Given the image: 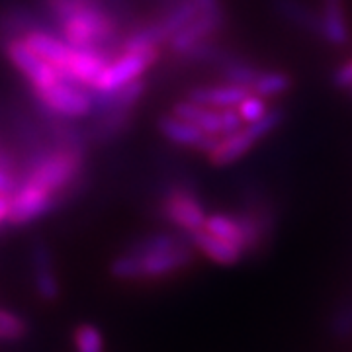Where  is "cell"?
I'll return each instance as SVG.
<instances>
[{
    "label": "cell",
    "mask_w": 352,
    "mask_h": 352,
    "mask_svg": "<svg viewBox=\"0 0 352 352\" xmlns=\"http://www.w3.org/2000/svg\"><path fill=\"white\" fill-rule=\"evenodd\" d=\"M57 196L50 190L20 182L18 188L10 196V217L8 223L12 226H28L32 221H38L39 217L47 215L55 208Z\"/></svg>",
    "instance_id": "52a82bcc"
},
{
    "label": "cell",
    "mask_w": 352,
    "mask_h": 352,
    "mask_svg": "<svg viewBox=\"0 0 352 352\" xmlns=\"http://www.w3.org/2000/svg\"><path fill=\"white\" fill-rule=\"evenodd\" d=\"M32 280L39 300L51 303L59 298L61 284L55 268V258L45 243H36L32 249Z\"/></svg>",
    "instance_id": "8fae6325"
},
{
    "label": "cell",
    "mask_w": 352,
    "mask_h": 352,
    "mask_svg": "<svg viewBox=\"0 0 352 352\" xmlns=\"http://www.w3.org/2000/svg\"><path fill=\"white\" fill-rule=\"evenodd\" d=\"M135 110H106L96 113V124L90 129V139L94 143H110L116 141L122 133H126L133 122Z\"/></svg>",
    "instance_id": "e0dca14e"
},
{
    "label": "cell",
    "mask_w": 352,
    "mask_h": 352,
    "mask_svg": "<svg viewBox=\"0 0 352 352\" xmlns=\"http://www.w3.org/2000/svg\"><path fill=\"white\" fill-rule=\"evenodd\" d=\"M0 168H2V170H8V173H14L12 159L8 157V153L4 151L2 143H0Z\"/></svg>",
    "instance_id": "f1b7e54d"
},
{
    "label": "cell",
    "mask_w": 352,
    "mask_h": 352,
    "mask_svg": "<svg viewBox=\"0 0 352 352\" xmlns=\"http://www.w3.org/2000/svg\"><path fill=\"white\" fill-rule=\"evenodd\" d=\"M188 243V237L182 241L180 237H175V235H168V233H155V235H149V237H143V239L135 241L127 251L135 252V254H145V252H161L168 251V249H175V247H180Z\"/></svg>",
    "instance_id": "7402d4cb"
},
{
    "label": "cell",
    "mask_w": 352,
    "mask_h": 352,
    "mask_svg": "<svg viewBox=\"0 0 352 352\" xmlns=\"http://www.w3.org/2000/svg\"><path fill=\"white\" fill-rule=\"evenodd\" d=\"M284 118H286V112L282 108H270L258 122L247 124V127H249V131L252 133V138L256 139V141H263L264 138H268L270 133H274L278 127L284 124Z\"/></svg>",
    "instance_id": "603a6c76"
},
{
    "label": "cell",
    "mask_w": 352,
    "mask_h": 352,
    "mask_svg": "<svg viewBox=\"0 0 352 352\" xmlns=\"http://www.w3.org/2000/svg\"><path fill=\"white\" fill-rule=\"evenodd\" d=\"M85 170V151L78 145L47 149L34 157L24 182L36 184L53 192L57 198L75 186Z\"/></svg>",
    "instance_id": "7a4b0ae2"
},
{
    "label": "cell",
    "mask_w": 352,
    "mask_h": 352,
    "mask_svg": "<svg viewBox=\"0 0 352 352\" xmlns=\"http://www.w3.org/2000/svg\"><path fill=\"white\" fill-rule=\"evenodd\" d=\"M173 113L186 122H192L194 126L204 129L208 135H215V138L227 135L245 126L235 108H208L188 98L176 102L173 106Z\"/></svg>",
    "instance_id": "8992f818"
},
{
    "label": "cell",
    "mask_w": 352,
    "mask_h": 352,
    "mask_svg": "<svg viewBox=\"0 0 352 352\" xmlns=\"http://www.w3.org/2000/svg\"><path fill=\"white\" fill-rule=\"evenodd\" d=\"M278 14L286 16L289 22L298 28H303L305 32L319 36L321 34V20L319 14L309 10L302 0H274Z\"/></svg>",
    "instance_id": "d6986e66"
},
{
    "label": "cell",
    "mask_w": 352,
    "mask_h": 352,
    "mask_svg": "<svg viewBox=\"0 0 352 352\" xmlns=\"http://www.w3.org/2000/svg\"><path fill=\"white\" fill-rule=\"evenodd\" d=\"M256 143L258 141L252 138L249 127L243 126L237 131H231L227 135L215 139L214 147L206 153V157H208L210 164H214V166H229V164L237 163L239 159H243Z\"/></svg>",
    "instance_id": "4fadbf2b"
},
{
    "label": "cell",
    "mask_w": 352,
    "mask_h": 352,
    "mask_svg": "<svg viewBox=\"0 0 352 352\" xmlns=\"http://www.w3.org/2000/svg\"><path fill=\"white\" fill-rule=\"evenodd\" d=\"M194 263V247L188 243L161 252H135L126 251L110 263V274L116 280L135 282V280H157L173 276L176 272L188 268Z\"/></svg>",
    "instance_id": "6da1fadb"
},
{
    "label": "cell",
    "mask_w": 352,
    "mask_h": 352,
    "mask_svg": "<svg viewBox=\"0 0 352 352\" xmlns=\"http://www.w3.org/2000/svg\"><path fill=\"white\" fill-rule=\"evenodd\" d=\"M323 4H344V0H323Z\"/></svg>",
    "instance_id": "f546056e"
},
{
    "label": "cell",
    "mask_w": 352,
    "mask_h": 352,
    "mask_svg": "<svg viewBox=\"0 0 352 352\" xmlns=\"http://www.w3.org/2000/svg\"><path fill=\"white\" fill-rule=\"evenodd\" d=\"M186 237H188L190 245L194 247V251L201 252L208 261L219 264V266H233L245 256V251L241 247L206 231L204 227L192 231Z\"/></svg>",
    "instance_id": "7c38bea8"
},
{
    "label": "cell",
    "mask_w": 352,
    "mask_h": 352,
    "mask_svg": "<svg viewBox=\"0 0 352 352\" xmlns=\"http://www.w3.org/2000/svg\"><path fill=\"white\" fill-rule=\"evenodd\" d=\"M28 323L24 317L14 311L0 309V340H18L25 337Z\"/></svg>",
    "instance_id": "cb8c5ba5"
},
{
    "label": "cell",
    "mask_w": 352,
    "mask_h": 352,
    "mask_svg": "<svg viewBox=\"0 0 352 352\" xmlns=\"http://www.w3.org/2000/svg\"><path fill=\"white\" fill-rule=\"evenodd\" d=\"M18 180H16V175L14 173H8V170H2L0 168V194H6V196H12L16 188H18Z\"/></svg>",
    "instance_id": "4316f807"
},
{
    "label": "cell",
    "mask_w": 352,
    "mask_h": 352,
    "mask_svg": "<svg viewBox=\"0 0 352 352\" xmlns=\"http://www.w3.org/2000/svg\"><path fill=\"white\" fill-rule=\"evenodd\" d=\"M261 71L263 69L258 65L239 59V57H226L219 61V73H221V78L226 82L235 85V87L249 88V90L254 85V80L258 78Z\"/></svg>",
    "instance_id": "ac0fdd59"
},
{
    "label": "cell",
    "mask_w": 352,
    "mask_h": 352,
    "mask_svg": "<svg viewBox=\"0 0 352 352\" xmlns=\"http://www.w3.org/2000/svg\"><path fill=\"white\" fill-rule=\"evenodd\" d=\"M4 47H6V57L28 78L32 90L50 87L53 82H57L59 78H63L53 65L47 63L45 59H41L36 51L30 50L22 38L8 39V43Z\"/></svg>",
    "instance_id": "ba28073f"
},
{
    "label": "cell",
    "mask_w": 352,
    "mask_h": 352,
    "mask_svg": "<svg viewBox=\"0 0 352 352\" xmlns=\"http://www.w3.org/2000/svg\"><path fill=\"white\" fill-rule=\"evenodd\" d=\"M333 82H335V87L340 88V90H351L352 88V57L351 59H346L344 63L339 65L337 67V71H335V75H333Z\"/></svg>",
    "instance_id": "484cf974"
},
{
    "label": "cell",
    "mask_w": 352,
    "mask_h": 352,
    "mask_svg": "<svg viewBox=\"0 0 352 352\" xmlns=\"http://www.w3.org/2000/svg\"><path fill=\"white\" fill-rule=\"evenodd\" d=\"M22 39H24L25 45L30 50L36 51L41 59H45L47 63L53 65L61 75L65 63H67V59H69V55L73 51V45H69L63 38H57V36L47 34L43 30H32V32L24 34Z\"/></svg>",
    "instance_id": "9a60e30c"
},
{
    "label": "cell",
    "mask_w": 352,
    "mask_h": 352,
    "mask_svg": "<svg viewBox=\"0 0 352 352\" xmlns=\"http://www.w3.org/2000/svg\"><path fill=\"white\" fill-rule=\"evenodd\" d=\"M163 217L175 226L176 229L184 231L186 235L200 229L206 221V210L200 198L188 188H173L163 200Z\"/></svg>",
    "instance_id": "9c48e42d"
},
{
    "label": "cell",
    "mask_w": 352,
    "mask_h": 352,
    "mask_svg": "<svg viewBox=\"0 0 352 352\" xmlns=\"http://www.w3.org/2000/svg\"><path fill=\"white\" fill-rule=\"evenodd\" d=\"M163 50L149 51H120L110 63L104 67L96 85L90 88L92 92H113L126 87L135 78H141L153 65L161 59Z\"/></svg>",
    "instance_id": "3957f363"
},
{
    "label": "cell",
    "mask_w": 352,
    "mask_h": 352,
    "mask_svg": "<svg viewBox=\"0 0 352 352\" xmlns=\"http://www.w3.org/2000/svg\"><path fill=\"white\" fill-rule=\"evenodd\" d=\"M34 96L43 110H50L61 118H85L94 112L90 90L67 78H59L50 87L34 90Z\"/></svg>",
    "instance_id": "277c9868"
},
{
    "label": "cell",
    "mask_w": 352,
    "mask_h": 352,
    "mask_svg": "<svg viewBox=\"0 0 352 352\" xmlns=\"http://www.w3.org/2000/svg\"><path fill=\"white\" fill-rule=\"evenodd\" d=\"M292 88V76L284 71H274V69H263L258 78L251 87L252 94L261 96L264 100L280 98Z\"/></svg>",
    "instance_id": "ffe728a7"
},
{
    "label": "cell",
    "mask_w": 352,
    "mask_h": 352,
    "mask_svg": "<svg viewBox=\"0 0 352 352\" xmlns=\"http://www.w3.org/2000/svg\"><path fill=\"white\" fill-rule=\"evenodd\" d=\"M235 110L239 112L243 124L247 126V124H254V122H258V120H261V118H263L264 113L268 112L270 108H268V104H266L264 98L256 96V94H249V96L241 102Z\"/></svg>",
    "instance_id": "d4e9b609"
},
{
    "label": "cell",
    "mask_w": 352,
    "mask_h": 352,
    "mask_svg": "<svg viewBox=\"0 0 352 352\" xmlns=\"http://www.w3.org/2000/svg\"><path fill=\"white\" fill-rule=\"evenodd\" d=\"M321 34L319 38L323 39L331 47H346L351 43V24L344 4H323L321 12Z\"/></svg>",
    "instance_id": "2e32d148"
},
{
    "label": "cell",
    "mask_w": 352,
    "mask_h": 352,
    "mask_svg": "<svg viewBox=\"0 0 352 352\" xmlns=\"http://www.w3.org/2000/svg\"><path fill=\"white\" fill-rule=\"evenodd\" d=\"M157 127H159L161 135L176 147L194 149V151H200L204 155L214 147L215 139H217L215 135H208L204 129L194 126L192 122L178 118L173 112L161 116L157 122Z\"/></svg>",
    "instance_id": "30bf717a"
},
{
    "label": "cell",
    "mask_w": 352,
    "mask_h": 352,
    "mask_svg": "<svg viewBox=\"0 0 352 352\" xmlns=\"http://www.w3.org/2000/svg\"><path fill=\"white\" fill-rule=\"evenodd\" d=\"M226 28V12L219 10H206L200 12L188 25H184L180 32H176L173 38L166 41L168 53L186 61L196 50H200L206 43H214V38Z\"/></svg>",
    "instance_id": "5b68a950"
},
{
    "label": "cell",
    "mask_w": 352,
    "mask_h": 352,
    "mask_svg": "<svg viewBox=\"0 0 352 352\" xmlns=\"http://www.w3.org/2000/svg\"><path fill=\"white\" fill-rule=\"evenodd\" d=\"M73 349L75 352H106L104 335L92 323H80L73 331Z\"/></svg>",
    "instance_id": "44dd1931"
},
{
    "label": "cell",
    "mask_w": 352,
    "mask_h": 352,
    "mask_svg": "<svg viewBox=\"0 0 352 352\" xmlns=\"http://www.w3.org/2000/svg\"><path fill=\"white\" fill-rule=\"evenodd\" d=\"M249 94H252L249 88L223 82V85L194 87L186 98L196 104H201V106H208V108H237Z\"/></svg>",
    "instance_id": "5bb4252c"
},
{
    "label": "cell",
    "mask_w": 352,
    "mask_h": 352,
    "mask_svg": "<svg viewBox=\"0 0 352 352\" xmlns=\"http://www.w3.org/2000/svg\"><path fill=\"white\" fill-rule=\"evenodd\" d=\"M8 217H10V196L0 194V226L8 223Z\"/></svg>",
    "instance_id": "83f0119b"
}]
</instances>
